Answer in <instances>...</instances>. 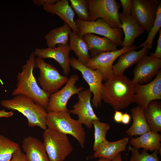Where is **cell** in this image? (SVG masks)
<instances>
[{"label":"cell","instance_id":"1","mask_svg":"<svg viewBox=\"0 0 161 161\" xmlns=\"http://www.w3.org/2000/svg\"><path fill=\"white\" fill-rule=\"evenodd\" d=\"M35 56L33 52L31 53L25 64L22 66V71L17 76L16 88L12 95L29 97L46 110L50 95L39 86L33 75V70L36 67Z\"/></svg>","mask_w":161,"mask_h":161},{"label":"cell","instance_id":"2","mask_svg":"<svg viewBox=\"0 0 161 161\" xmlns=\"http://www.w3.org/2000/svg\"><path fill=\"white\" fill-rule=\"evenodd\" d=\"M134 95V85L123 74L113 75L103 84L101 98L115 111L128 107Z\"/></svg>","mask_w":161,"mask_h":161},{"label":"cell","instance_id":"3","mask_svg":"<svg viewBox=\"0 0 161 161\" xmlns=\"http://www.w3.org/2000/svg\"><path fill=\"white\" fill-rule=\"evenodd\" d=\"M1 104L8 109L16 110L22 114L27 119L30 127L38 126L44 130L47 129L46 109L31 98L19 95L11 99L2 100Z\"/></svg>","mask_w":161,"mask_h":161},{"label":"cell","instance_id":"4","mask_svg":"<svg viewBox=\"0 0 161 161\" xmlns=\"http://www.w3.org/2000/svg\"><path fill=\"white\" fill-rule=\"evenodd\" d=\"M69 112L53 111L47 112L46 125L48 128L75 138L82 148L85 141L86 132L82 124L78 120L72 118Z\"/></svg>","mask_w":161,"mask_h":161},{"label":"cell","instance_id":"5","mask_svg":"<svg viewBox=\"0 0 161 161\" xmlns=\"http://www.w3.org/2000/svg\"><path fill=\"white\" fill-rule=\"evenodd\" d=\"M43 137L50 161H64L73 151L67 135L48 128L44 130Z\"/></svg>","mask_w":161,"mask_h":161},{"label":"cell","instance_id":"6","mask_svg":"<svg viewBox=\"0 0 161 161\" xmlns=\"http://www.w3.org/2000/svg\"><path fill=\"white\" fill-rule=\"evenodd\" d=\"M89 21L101 18L112 28H120L121 23L119 17L121 5L115 0H87Z\"/></svg>","mask_w":161,"mask_h":161},{"label":"cell","instance_id":"7","mask_svg":"<svg viewBox=\"0 0 161 161\" xmlns=\"http://www.w3.org/2000/svg\"><path fill=\"white\" fill-rule=\"evenodd\" d=\"M35 61V68H38L40 70L38 82L43 90L51 95L66 83L68 78L61 75L54 66L37 57Z\"/></svg>","mask_w":161,"mask_h":161},{"label":"cell","instance_id":"8","mask_svg":"<svg viewBox=\"0 0 161 161\" xmlns=\"http://www.w3.org/2000/svg\"><path fill=\"white\" fill-rule=\"evenodd\" d=\"M75 22L78 30V35L80 37L87 33H95L103 36L112 40L118 46L123 47L121 28L111 27L101 18L94 21H85L77 18Z\"/></svg>","mask_w":161,"mask_h":161},{"label":"cell","instance_id":"9","mask_svg":"<svg viewBox=\"0 0 161 161\" xmlns=\"http://www.w3.org/2000/svg\"><path fill=\"white\" fill-rule=\"evenodd\" d=\"M70 65L74 69L80 72L83 78L89 86L93 93L92 105L97 109L101 106L103 80L102 75L98 70H92L84 65L74 57L70 58Z\"/></svg>","mask_w":161,"mask_h":161},{"label":"cell","instance_id":"10","mask_svg":"<svg viewBox=\"0 0 161 161\" xmlns=\"http://www.w3.org/2000/svg\"><path fill=\"white\" fill-rule=\"evenodd\" d=\"M79 78L78 75H72L61 89L50 95L48 106L46 109L47 112L69 111L67 108V104L69 98L72 95L78 94L79 92L85 89L83 86L78 87L75 85Z\"/></svg>","mask_w":161,"mask_h":161},{"label":"cell","instance_id":"11","mask_svg":"<svg viewBox=\"0 0 161 161\" xmlns=\"http://www.w3.org/2000/svg\"><path fill=\"white\" fill-rule=\"evenodd\" d=\"M159 3L156 0H133L131 14L148 32L155 22Z\"/></svg>","mask_w":161,"mask_h":161},{"label":"cell","instance_id":"12","mask_svg":"<svg viewBox=\"0 0 161 161\" xmlns=\"http://www.w3.org/2000/svg\"><path fill=\"white\" fill-rule=\"evenodd\" d=\"M135 45L124 47L120 49L114 51L101 52L91 58L86 66L92 70H98L101 72L103 81H105L113 76V64L115 60L123 53L136 49Z\"/></svg>","mask_w":161,"mask_h":161},{"label":"cell","instance_id":"13","mask_svg":"<svg viewBox=\"0 0 161 161\" xmlns=\"http://www.w3.org/2000/svg\"><path fill=\"white\" fill-rule=\"evenodd\" d=\"M134 88L132 103L137 104L145 110L150 102L161 99V70L150 82L144 85L136 84Z\"/></svg>","mask_w":161,"mask_h":161},{"label":"cell","instance_id":"14","mask_svg":"<svg viewBox=\"0 0 161 161\" xmlns=\"http://www.w3.org/2000/svg\"><path fill=\"white\" fill-rule=\"evenodd\" d=\"M92 92L89 89L82 90L78 94V101L69 111L70 113L77 115L79 123L89 129L92 126L94 120H100L95 113L91 102Z\"/></svg>","mask_w":161,"mask_h":161},{"label":"cell","instance_id":"15","mask_svg":"<svg viewBox=\"0 0 161 161\" xmlns=\"http://www.w3.org/2000/svg\"><path fill=\"white\" fill-rule=\"evenodd\" d=\"M161 59L145 56L137 63L133 70L132 82L134 85L149 82L161 70Z\"/></svg>","mask_w":161,"mask_h":161},{"label":"cell","instance_id":"16","mask_svg":"<svg viewBox=\"0 0 161 161\" xmlns=\"http://www.w3.org/2000/svg\"><path fill=\"white\" fill-rule=\"evenodd\" d=\"M71 51L69 44L58 45L54 48H36L33 52L35 56L42 59L52 58L57 61L63 69L65 76L70 71L69 55Z\"/></svg>","mask_w":161,"mask_h":161},{"label":"cell","instance_id":"17","mask_svg":"<svg viewBox=\"0 0 161 161\" xmlns=\"http://www.w3.org/2000/svg\"><path fill=\"white\" fill-rule=\"evenodd\" d=\"M42 5L44 11L53 15H56L70 26L73 32L78 33V27L74 20L75 13L68 0H58L54 4Z\"/></svg>","mask_w":161,"mask_h":161},{"label":"cell","instance_id":"18","mask_svg":"<svg viewBox=\"0 0 161 161\" xmlns=\"http://www.w3.org/2000/svg\"><path fill=\"white\" fill-rule=\"evenodd\" d=\"M22 145L27 161H50L43 142L32 136L23 140Z\"/></svg>","mask_w":161,"mask_h":161},{"label":"cell","instance_id":"19","mask_svg":"<svg viewBox=\"0 0 161 161\" xmlns=\"http://www.w3.org/2000/svg\"><path fill=\"white\" fill-rule=\"evenodd\" d=\"M148 44L139 51L132 50L126 52L118 57L117 62L113 65V75L123 74L125 70L147 55L149 50Z\"/></svg>","mask_w":161,"mask_h":161},{"label":"cell","instance_id":"20","mask_svg":"<svg viewBox=\"0 0 161 161\" xmlns=\"http://www.w3.org/2000/svg\"><path fill=\"white\" fill-rule=\"evenodd\" d=\"M119 17L121 23L120 28L122 29L125 35L123 41V47H130L132 45L135 39L145 30L131 14L125 15L119 13Z\"/></svg>","mask_w":161,"mask_h":161},{"label":"cell","instance_id":"21","mask_svg":"<svg viewBox=\"0 0 161 161\" xmlns=\"http://www.w3.org/2000/svg\"><path fill=\"white\" fill-rule=\"evenodd\" d=\"M83 38L87 44L91 58L101 52L118 50V45L107 38L99 37L92 33L85 34Z\"/></svg>","mask_w":161,"mask_h":161},{"label":"cell","instance_id":"22","mask_svg":"<svg viewBox=\"0 0 161 161\" xmlns=\"http://www.w3.org/2000/svg\"><path fill=\"white\" fill-rule=\"evenodd\" d=\"M129 142V137H125L114 142L106 140L94 151L95 158L114 160L117 155L121 151H126L127 145Z\"/></svg>","mask_w":161,"mask_h":161},{"label":"cell","instance_id":"23","mask_svg":"<svg viewBox=\"0 0 161 161\" xmlns=\"http://www.w3.org/2000/svg\"><path fill=\"white\" fill-rule=\"evenodd\" d=\"M161 135L157 132L150 131L139 137H132L129 141L131 145L139 149L143 148L151 151L158 150L161 152Z\"/></svg>","mask_w":161,"mask_h":161},{"label":"cell","instance_id":"24","mask_svg":"<svg viewBox=\"0 0 161 161\" xmlns=\"http://www.w3.org/2000/svg\"><path fill=\"white\" fill-rule=\"evenodd\" d=\"M131 112L133 122L126 132L127 135L136 137L150 131L145 117L144 110L140 106L137 105L132 108Z\"/></svg>","mask_w":161,"mask_h":161},{"label":"cell","instance_id":"25","mask_svg":"<svg viewBox=\"0 0 161 161\" xmlns=\"http://www.w3.org/2000/svg\"><path fill=\"white\" fill-rule=\"evenodd\" d=\"M72 30L70 26L64 22L63 25L51 30L45 36L48 47L54 48L57 45L67 44Z\"/></svg>","mask_w":161,"mask_h":161},{"label":"cell","instance_id":"26","mask_svg":"<svg viewBox=\"0 0 161 161\" xmlns=\"http://www.w3.org/2000/svg\"><path fill=\"white\" fill-rule=\"evenodd\" d=\"M69 46L71 50L73 51L77 59L84 65L91 58L86 43L83 37L72 31L69 35Z\"/></svg>","mask_w":161,"mask_h":161},{"label":"cell","instance_id":"27","mask_svg":"<svg viewBox=\"0 0 161 161\" xmlns=\"http://www.w3.org/2000/svg\"><path fill=\"white\" fill-rule=\"evenodd\" d=\"M145 120L151 131H161V103L157 100L152 101L144 110Z\"/></svg>","mask_w":161,"mask_h":161},{"label":"cell","instance_id":"28","mask_svg":"<svg viewBox=\"0 0 161 161\" xmlns=\"http://www.w3.org/2000/svg\"><path fill=\"white\" fill-rule=\"evenodd\" d=\"M20 148L19 144L0 135V161H10L14 153Z\"/></svg>","mask_w":161,"mask_h":161},{"label":"cell","instance_id":"29","mask_svg":"<svg viewBox=\"0 0 161 161\" xmlns=\"http://www.w3.org/2000/svg\"><path fill=\"white\" fill-rule=\"evenodd\" d=\"M92 123L94 128V142L93 146L94 151L107 140L106 135L110 126L107 123L100 122V120H94Z\"/></svg>","mask_w":161,"mask_h":161},{"label":"cell","instance_id":"30","mask_svg":"<svg viewBox=\"0 0 161 161\" xmlns=\"http://www.w3.org/2000/svg\"><path fill=\"white\" fill-rule=\"evenodd\" d=\"M128 148L131 153L129 161H160L158 156V154H160L158 150L154 151L152 154H150L147 150L145 149H143L140 153L139 149L131 147L129 144Z\"/></svg>","mask_w":161,"mask_h":161},{"label":"cell","instance_id":"31","mask_svg":"<svg viewBox=\"0 0 161 161\" xmlns=\"http://www.w3.org/2000/svg\"><path fill=\"white\" fill-rule=\"evenodd\" d=\"M70 7L76 14L78 19L89 21V13L87 0H70Z\"/></svg>","mask_w":161,"mask_h":161},{"label":"cell","instance_id":"32","mask_svg":"<svg viewBox=\"0 0 161 161\" xmlns=\"http://www.w3.org/2000/svg\"><path fill=\"white\" fill-rule=\"evenodd\" d=\"M161 27V3L160 1L157 7L156 16L154 25L150 31L148 33L147 38L145 41L137 47L136 49L143 47L148 44L149 49L153 47V41L158 31Z\"/></svg>","mask_w":161,"mask_h":161},{"label":"cell","instance_id":"33","mask_svg":"<svg viewBox=\"0 0 161 161\" xmlns=\"http://www.w3.org/2000/svg\"><path fill=\"white\" fill-rule=\"evenodd\" d=\"M123 7L122 13L125 15H131L132 5V0H120Z\"/></svg>","mask_w":161,"mask_h":161},{"label":"cell","instance_id":"34","mask_svg":"<svg viewBox=\"0 0 161 161\" xmlns=\"http://www.w3.org/2000/svg\"><path fill=\"white\" fill-rule=\"evenodd\" d=\"M159 35L157 41V45L154 53H149L154 58L161 59V29L159 30Z\"/></svg>","mask_w":161,"mask_h":161},{"label":"cell","instance_id":"35","mask_svg":"<svg viewBox=\"0 0 161 161\" xmlns=\"http://www.w3.org/2000/svg\"><path fill=\"white\" fill-rule=\"evenodd\" d=\"M10 161H27L25 154L19 148L13 154L12 158Z\"/></svg>","mask_w":161,"mask_h":161},{"label":"cell","instance_id":"36","mask_svg":"<svg viewBox=\"0 0 161 161\" xmlns=\"http://www.w3.org/2000/svg\"><path fill=\"white\" fill-rule=\"evenodd\" d=\"M58 0H33V3L36 5L40 6L44 4H53Z\"/></svg>","mask_w":161,"mask_h":161},{"label":"cell","instance_id":"37","mask_svg":"<svg viewBox=\"0 0 161 161\" xmlns=\"http://www.w3.org/2000/svg\"><path fill=\"white\" fill-rule=\"evenodd\" d=\"M123 114L122 112L115 111L113 117L115 121L118 123L121 122Z\"/></svg>","mask_w":161,"mask_h":161},{"label":"cell","instance_id":"38","mask_svg":"<svg viewBox=\"0 0 161 161\" xmlns=\"http://www.w3.org/2000/svg\"><path fill=\"white\" fill-rule=\"evenodd\" d=\"M131 120L130 115L127 113L123 114L122 122L124 124H128L130 122Z\"/></svg>","mask_w":161,"mask_h":161},{"label":"cell","instance_id":"39","mask_svg":"<svg viewBox=\"0 0 161 161\" xmlns=\"http://www.w3.org/2000/svg\"><path fill=\"white\" fill-rule=\"evenodd\" d=\"M12 112H6L4 109L0 111V118L2 117H9L12 116L13 115Z\"/></svg>","mask_w":161,"mask_h":161},{"label":"cell","instance_id":"40","mask_svg":"<svg viewBox=\"0 0 161 161\" xmlns=\"http://www.w3.org/2000/svg\"><path fill=\"white\" fill-rule=\"evenodd\" d=\"M111 161H122L121 153H119L115 158Z\"/></svg>","mask_w":161,"mask_h":161},{"label":"cell","instance_id":"41","mask_svg":"<svg viewBox=\"0 0 161 161\" xmlns=\"http://www.w3.org/2000/svg\"><path fill=\"white\" fill-rule=\"evenodd\" d=\"M95 161H111V160L108 159L100 158L99 160Z\"/></svg>","mask_w":161,"mask_h":161}]
</instances>
